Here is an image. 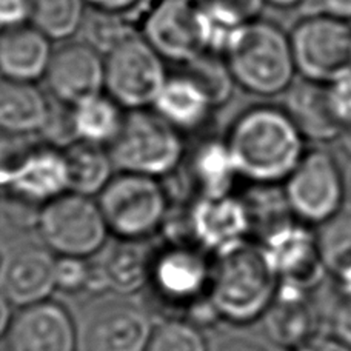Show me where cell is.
Here are the masks:
<instances>
[{"label":"cell","instance_id":"obj_1","mask_svg":"<svg viewBox=\"0 0 351 351\" xmlns=\"http://www.w3.org/2000/svg\"><path fill=\"white\" fill-rule=\"evenodd\" d=\"M223 141L239 178L254 185H282L306 153V141L296 122L276 105L242 111Z\"/></svg>","mask_w":351,"mask_h":351},{"label":"cell","instance_id":"obj_2","mask_svg":"<svg viewBox=\"0 0 351 351\" xmlns=\"http://www.w3.org/2000/svg\"><path fill=\"white\" fill-rule=\"evenodd\" d=\"M279 276L261 243L241 242L216 254L208 302L219 319L248 325L262 319L279 290Z\"/></svg>","mask_w":351,"mask_h":351},{"label":"cell","instance_id":"obj_3","mask_svg":"<svg viewBox=\"0 0 351 351\" xmlns=\"http://www.w3.org/2000/svg\"><path fill=\"white\" fill-rule=\"evenodd\" d=\"M223 58L237 88L258 97L285 94L298 76L290 33L262 17L237 31Z\"/></svg>","mask_w":351,"mask_h":351},{"label":"cell","instance_id":"obj_4","mask_svg":"<svg viewBox=\"0 0 351 351\" xmlns=\"http://www.w3.org/2000/svg\"><path fill=\"white\" fill-rule=\"evenodd\" d=\"M108 152L116 171L160 179L178 170L186 148L184 134L148 108L125 111Z\"/></svg>","mask_w":351,"mask_h":351},{"label":"cell","instance_id":"obj_5","mask_svg":"<svg viewBox=\"0 0 351 351\" xmlns=\"http://www.w3.org/2000/svg\"><path fill=\"white\" fill-rule=\"evenodd\" d=\"M37 233L58 258L90 259L105 247L110 230L97 199L66 191L42 205Z\"/></svg>","mask_w":351,"mask_h":351},{"label":"cell","instance_id":"obj_6","mask_svg":"<svg viewBox=\"0 0 351 351\" xmlns=\"http://www.w3.org/2000/svg\"><path fill=\"white\" fill-rule=\"evenodd\" d=\"M110 233L122 241H142L164 225L168 196L159 179L119 173L97 196Z\"/></svg>","mask_w":351,"mask_h":351},{"label":"cell","instance_id":"obj_7","mask_svg":"<svg viewBox=\"0 0 351 351\" xmlns=\"http://www.w3.org/2000/svg\"><path fill=\"white\" fill-rule=\"evenodd\" d=\"M168 77L165 59L137 31L105 54V94L123 111L153 108Z\"/></svg>","mask_w":351,"mask_h":351},{"label":"cell","instance_id":"obj_8","mask_svg":"<svg viewBox=\"0 0 351 351\" xmlns=\"http://www.w3.org/2000/svg\"><path fill=\"white\" fill-rule=\"evenodd\" d=\"M290 40L300 79L330 85L351 71V22L317 12L296 22Z\"/></svg>","mask_w":351,"mask_h":351},{"label":"cell","instance_id":"obj_9","mask_svg":"<svg viewBox=\"0 0 351 351\" xmlns=\"http://www.w3.org/2000/svg\"><path fill=\"white\" fill-rule=\"evenodd\" d=\"M282 188L294 219L310 227L339 215L346 200L341 167L324 149L306 152Z\"/></svg>","mask_w":351,"mask_h":351},{"label":"cell","instance_id":"obj_10","mask_svg":"<svg viewBox=\"0 0 351 351\" xmlns=\"http://www.w3.org/2000/svg\"><path fill=\"white\" fill-rule=\"evenodd\" d=\"M139 33L162 58L178 65L204 53L197 0H154L143 11Z\"/></svg>","mask_w":351,"mask_h":351},{"label":"cell","instance_id":"obj_11","mask_svg":"<svg viewBox=\"0 0 351 351\" xmlns=\"http://www.w3.org/2000/svg\"><path fill=\"white\" fill-rule=\"evenodd\" d=\"M43 80L62 106L74 108L105 93V56L86 42H62Z\"/></svg>","mask_w":351,"mask_h":351},{"label":"cell","instance_id":"obj_12","mask_svg":"<svg viewBox=\"0 0 351 351\" xmlns=\"http://www.w3.org/2000/svg\"><path fill=\"white\" fill-rule=\"evenodd\" d=\"M261 245L271 261L280 284L315 291L327 274L317 248L316 231L294 219L261 239Z\"/></svg>","mask_w":351,"mask_h":351},{"label":"cell","instance_id":"obj_13","mask_svg":"<svg viewBox=\"0 0 351 351\" xmlns=\"http://www.w3.org/2000/svg\"><path fill=\"white\" fill-rule=\"evenodd\" d=\"M0 186L17 199L47 204L68 191L64 148L43 145L29 149L12 164L0 168Z\"/></svg>","mask_w":351,"mask_h":351},{"label":"cell","instance_id":"obj_14","mask_svg":"<svg viewBox=\"0 0 351 351\" xmlns=\"http://www.w3.org/2000/svg\"><path fill=\"white\" fill-rule=\"evenodd\" d=\"M6 342L8 351H77V330L70 311L48 299L19 310Z\"/></svg>","mask_w":351,"mask_h":351},{"label":"cell","instance_id":"obj_15","mask_svg":"<svg viewBox=\"0 0 351 351\" xmlns=\"http://www.w3.org/2000/svg\"><path fill=\"white\" fill-rule=\"evenodd\" d=\"M56 262L47 247L25 245L5 254L0 268V293L12 306L25 308L48 300L56 288Z\"/></svg>","mask_w":351,"mask_h":351},{"label":"cell","instance_id":"obj_16","mask_svg":"<svg viewBox=\"0 0 351 351\" xmlns=\"http://www.w3.org/2000/svg\"><path fill=\"white\" fill-rule=\"evenodd\" d=\"M190 225L199 245L216 254L245 242L253 231V219L247 202L233 194L199 197L191 210Z\"/></svg>","mask_w":351,"mask_h":351},{"label":"cell","instance_id":"obj_17","mask_svg":"<svg viewBox=\"0 0 351 351\" xmlns=\"http://www.w3.org/2000/svg\"><path fill=\"white\" fill-rule=\"evenodd\" d=\"M211 268L205 256L193 247L174 245L152 261V276L156 290L171 302H193L208 291Z\"/></svg>","mask_w":351,"mask_h":351},{"label":"cell","instance_id":"obj_18","mask_svg":"<svg viewBox=\"0 0 351 351\" xmlns=\"http://www.w3.org/2000/svg\"><path fill=\"white\" fill-rule=\"evenodd\" d=\"M153 328L141 308L112 304L100 308L88 322L85 347L86 351H145Z\"/></svg>","mask_w":351,"mask_h":351},{"label":"cell","instance_id":"obj_19","mask_svg":"<svg viewBox=\"0 0 351 351\" xmlns=\"http://www.w3.org/2000/svg\"><path fill=\"white\" fill-rule=\"evenodd\" d=\"M311 293L279 284L273 304L262 316L268 339L282 348L293 350L319 335V316L310 300Z\"/></svg>","mask_w":351,"mask_h":351},{"label":"cell","instance_id":"obj_20","mask_svg":"<svg viewBox=\"0 0 351 351\" xmlns=\"http://www.w3.org/2000/svg\"><path fill=\"white\" fill-rule=\"evenodd\" d=\"M53 43L31 23L0 33V77L29 84L45 79Z\"/></svg>","mask_w":351,"mask_h":351},{"label":"cell","instance_id":"obj_21","mask_svg":"<svg viewBox=\"0 0 351 351\" xmlns=\"http://www.w3.org/2000/svg\"><path fill=\"white\" fill-rule=\"evenodd\" d=\"M53 117V106L37 84L0 77V133L11 137L47 133Z\"/></svg>","mask_w":351,"mask_h":351},{"label":"cell","instance_id":"obj_22","mask_svg":"<svg viewBox=\"0 0 351 351\" xmlns=\"http://www.w3.org/2000/svg\"><path fill=\"white\" fill-rule=\"evenodd\" d=\"M285 96V110L296 122L305 141L328 143L341 139L343 128L331 111L327 85L302 79L294 82Z\"/></svg>","mask_w":351,"mask_h":351},{"label":"cell","instance_id":"obj_23","mask_svg":"<svg viewBox=\"0 0 351 351\" xmlns=\"http://www.w3.org/2000/svg\"><path fill=\"white\" fill-rule=\"evenodd\" d=\"M153 110L184 134L202 128L211 119L215 106L202 88L185 74L178 73L176 76L168 77L156 99Z\"/></svg>","mask_w":351,"mask_h":351},{"label":"cell","instance_id":"obj_24","mask_svg":"<svg viewBox=\"0 0 351 351\" xmlns=\"http://www.w3.org/2000/svg\"><path fill=\"white\" fill-rule=\"evenodd\" d=\"M68 167V191L96 197L114 178L108 147L86 142H73L64 148Z\"/></svg>","mask_w":351,"mask_h":351},{"label":"cell","instance_id":"obj_25","mask_svg":"<svg viewBox=\"0 0 351 351\" xmlns=\"http://www.w3.org/2000/svg\"><path fill=\"white\" fill-rule=\"evenodd\" d=\"M119 241L121 242L106 250L99 269L106 288L128 296L141 291L149 282L152 259L137 242Z\"/></svg>","mask_w":351,"mask_h":351},{"label":"cell","instance_id":"obj_26","mask_svg":"<svg viewBox=\"0 0 351 351\" xmlns=\"http://www.w3.org/2000/svg\"><path fill=\"white\" fill-rule=\"evenodd\" d=\"M68 110L73 141L102 147L114 141L125 116V111L105 93Z\"/></svg>","mask_w":351,"mask_h":351},{"label":"cell","instance_id":"obj_27","mask_svg":"<svg viewBox=\"0 0 351 351\" xmlns=\"http://www.w3.org/2000/svg\"><path fill=\"white\" fill-rule=\"evenodd\" d=\"M191 174L199 186L200 197L228 196L239 179L233 158L225 141L200 142L191 156Z\"/></svg>","mask_w":351,"mask_h":351},{"label":"cell","instance_id":"obj_28","mask_svg":"<svg viewBox=\"0 0 351 351\" xmlns=\"http://www.w3.org/2000/svg\"><path fill=\"white\" fill-rule=\"evenodd\" d=\"M31 21L53 42H68L82 29L86 19L85 0H29Z\"/></svg>","mask_w":351,"mask_h":351},{"label":"cell","instance_id":"obj_29","mask_svg":"<svg viewBox=\"0 0 351 351\" xmlns=\"http://www.w3.org/2000/svg\"><path fill=\"white\" fill-rule=\"evenodd\" d=\"M180 68L179 73L202 88L215 110L222 108L233 97L237 85L223 56L204 51Z\"/></svg>","mask_w":351,"mask_h":351},{"label":"cell","instance_id":"obj_30","mask_svg":"<svg viewBox=\"0 0 351 351\" xmlns=\"http://www.w3.org/2000/svg\"><path fill=\"white\" fill-rule=\"evenodd\" d=\"M197 17L204 51L223 56L245 22L219 0H197ZM248 23V22H247Z\"/></svg>","mask_w":351,"mask_h":351},{"label":"cell","instance_id":"obj_31","mask_svg":"<svg viewBox=\"0 0 351 351\" xmlns=\"http://www.w3.org/2000/svg\"><path fill=\"white\" fill-rule=\"evenodd\" d=\"M317 248L325 268L335 278L351 268V215H339L317 225Z\"/></svg>","mask_w":351,"mask_h":351},{"label":"cell","instance_id":"obj_32","mask_svg":"<svg viewBox=\"0 0 351 351\" xmlns=\"http://www.w3.org/2000/svg\"><path fill=\"white\" fill-rule=\"evenodd\" d=\"M145 351H210V348L197 325L171 319L156 325Z\"/></svg>","mask_w":351,"mask_h":351},{"label":"cell","instance_id":"obj_33","mask_svg":"<svg viewBox=\"0 0 351 351\" xmlns=\"http://www.w3.org/2000/svg\"><path fill=\"white\" fill-rule=\"evenodd\" d=\"M84 28L86 29L85 42L90 43L104 56L125 37L137 31L133 25L123 21V16L106 14V12L99 11H93L91 17L86 14L82 29Z\"/></svg>","mask_w":351,"mask_h":351},{"label":"cell","instance_id":"obj_34","mask_svg":"<svg viewBox=\"0 0 351 351\" xmlns=\"http://www.w3.org/2000/svg\"><path fill=\"white\" fill-rule=\"evenodd\" d=\"M56 288L68 294H74L82 290H104L106 287L99 265H90L88 259L58 258Z\"/></svg>","mask_w":351,"mask_h":351},{"label":"cell","instance_id":"obj_35","mask_svg":"<svg viewBox=\"0 0 351 351\" xmlns=\"http://www.w3.org/2000/svg\"><path fill=\"white\" fill-rule=\"evenodd\" d=\"M29 0H0V33L29 25Z\"/></svg>","mask_w":351,"mask_h":351},{"label":"cell","instance_id":"obj_36","mask_svg":"<svg viewBox=\"0 0 351 351\" xmlns=\"http://www.w3.org/2000/svg\"><path fill=\"white\" fill-rule=\"evenodd\" d=\"M331 336L351 348V300L341 299L331 316Z\"/></svg>","mask_w":351,"mask_h":351},{"label":"cell","instance_id":"obj_37","mask_svg":"<svg viewBox=\"0 0 351 351\" xmlns=\"http://www.w3.org/2000/svg\"><path fill=\"white\" fill-rule=\"evenodd\" d=\"M86 6L91 11L106 12V14L125 16L137 10L142 0H85Z\"/></svg>","mask_w":351,"mask_h":351},{"label":"cell","instance_id":"obj_38","mask_svg":"<svg viewBox=\"0 0 351 351\" xmlns=\"http://www.w3.org/2000/svg\"><path fill=\"white\" fill-rule=\"evenodd\" d=\"M219 2L228 6L231 11H234L245 23L259 19L263 6L267 5L265 0H219Z\"/></svg>","mask_w":351,"mask_h":351},{"label":"cell","instance_id":"obj_39","mask_svg":"<svg viewBox=\"0 0 351 351\" xmlns=\"http://www.w3.org/2000/svg\"><path fill=\"white\" fill-rule=\"evenodd\" d=\"M291 351H351L346 343L337 341L335 336H325L319 333L317 336L311 337L310 341L304 342L302 346L293 348Z\"/></svg>","mask_w":351,"mask_h":351},{"label":"cell","instance_id":"obj_40","mask_svg":"<svg viewBox=\"0 0 351 351\" xmlns=\"http://www.w3.org/2000/svg\"><path fill=\"white\" fill-rule=\"evenodd\" d=\"M319 12L351 22V0H316Z\"/></svg>","mask_w":351,"mask_h":351},{"label":"cell","instance_id":"obj_41","mask_svg":"<svg viewBox=\"0 0 351 351\" xmlns=\"http://www.w3.org/2000/svg\"><path fill=\"white\" fill-rule=\"evenodd\" d=\"M210 351H263L258 343L252 341L241 339V337H230V339H223L217 342L213 350Z\"/></svg>","mask_w":351,"mask_h":351},{"label":"cell","instance_id":"obj_42","mask_svg":"<svg viewBox=\"0 0 351 351\" xmlns=\"http://www.w3.org/2000/svg\"><path fill=\"white\" fill-rule=\"evenodd\" d=\"M12 317H14V315H12V305L10 304V300L0 293V337H3L8 333Z\"/></svg>","mask_w":351,"mask_h":351},{"label":"cell","instance_id":"obj_43","mask_svg":"<svg viewBox=\"0 0 351 351\" xmlns=\"http://www.w3.org/2000/svg\"><path fill=\"white\" fill-rule=\"evenodd\" d=\"M336 285L337 293H339L341 299L351 300V268L346 269V271L336 276Z\"/></svg>","mask_w":351,"mask_h":351},{"label":"cell","instance_id":"obj_44","mask_svg":"<svg viewBox=\"0 0 351 351\" xmlns=\"http://www.w3.org/2000/svg\"><path fill=\"white\" fill-rule=\"evenodd\" d=\"M267 5H271L278 10H293L300 5L304 0H265Z\"/></svg>","mask_w":351,"mask_h":351},{"label":"cell","instance_id":"obj_45","mask_svg":"<svg viewBox=\"0 0 351 351\" xmlns=\"http://www.w3.org/2000/svg\"><path fill=\"white\" fill-rule=\"evenodd\" d=\"M341 139L346 141V147H347V149H348V153L351 154V128L343 131V134H342Z\"/></svg>","mask_w":351,"mask_h":351},{"label":"cell","instance_id":"obj_46","mask_svg":"<svg viewBox=\"0 0 351 351\" xmlns=\"http://www.w3.org/2000/svg\"><path fill=\"white\" fill-rule=\"evenodd\" d=\"M3 259H5V254L2 250H0V268H2V263H3Z\"/></svg>","mask_w":351,"mask_h":351}]
</instances>
